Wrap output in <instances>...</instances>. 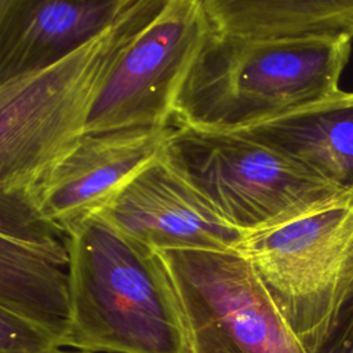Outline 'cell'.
Instances as JSON below:
<instances>
[{"mask_svg": "<svg viewBox=\"0 0 353 353\" xmlns=\"http://www.w3.org/2000/svg\"><path fill=\"white\" fill-rule=\"evenodd\" d=\"M69 327L62 347L186 353L178 305L154 250L95 212L65 232Z\"/></svg>", "mask_w": 353, "mask_h": 353, "instance_id": "1", "label": "cell"}, {"mask_svg": "<svg viewBox=\"0 0 353 353\" xmlns=\"http://www.w3.org/2000/svg\"><path fill=\"white\" fill-rule=\"evenodd\" d=\"M349 36L258 39L212 32L178 94L172 125L240 130L341 90Z\"/></svg>", "mask_w": 353, "mask_h": 353, "instance_id": "2", "label": "cell"}, {"mask_svg": "<svg viewBox=\"0 0 353 353\" xmlns=\"http://www.w3.org/2000/svg\"><path fill=\"white\" fill-rule=\"evenodd\" d=\"M163 1L134 0L70 54L0 80V190L29 189L76 146L119 55Z\"/></svg>", "mask_w": 353, "mask_h": 353, "instance_id": "3", "label": "cell"}, {"mask_svg": "<svg viewBox=\"0 0 353 353\" xmlns=\"http://www.w3.org/2000/svg\"><path fill=\"white\" fill-rule=\"evenodd\" d=\"M313 353L353 301V193L319 201L243 233L233 247Z\"/></svg>", "mask_w": 353, "mask_h": 353, "instance_id": "4", "label": "cell"}, {"mask_svg": "<svg viewBox=\"0 0 353 353\" xmlns=\"http://www.w3.org/2000/svg\"><path fill=\"white\" fill-rule=\"evenodd\" d=\"M164 153L215 212L241 232L342 192L236 130L174 125Z\"/></svg>", "mask_w": 353, "mask_h": 353, "instance_id": "5", "label": "cell"}, {"mask_svg": "<svg viewBox=\"0 0 353 353\" xmlns=\"http://www.w3.org/2000/svg\"><path fill=\"white\" fill-rule=\"evenodd\" d=\"M156 254L178 305L186 353H307L236 251Z\"/></svg>", "mask_w": 353, "mask_h": 353, "instance_id": "6", "label": "cell"}, {"mask_svg": "<svg viewBox=\"0 0 353 353\" xmlns=\"http://www.w3.org/2000/svg\"><path fill=\"white\" fill-rule=\"evenodd\" d=\"M212 32L203 0H164L119 55L85 134L172 125L178 94Z\"/></svg>", "mask_w": 353, "mask_h": 353, "instance_id": "7", "label": "cell"}, {"mask_svg": "<svg viewBox=\"0 0 353 353\" xmlns=\"http://www.w3.org/2000/svg\"><path fill=\"white\" fill-rule=\"evenodd\" d=\"M66 234L46 221L26 190H0V307L51 334L69 327Z\"/></svg>", "mask_w": 353, "mask_h": 353, "instance_id": "8", "label": "cell"}, {"mask_svg": "<svg viewBox=\"0 0 353 353\" xmlns=\"http://www.w3.org/2000/svg\"><path fill=\"white\" fill-rule=\"evenodd\" d=\"M174 125L84 134L28 189L36 211L66 232L99 212L165 148Z\"/></svg>", "mask_w": 353, "mask_h": 353, "instance_id": "9", "label": "cell"}, {"mask_svg": "<svg viewBox=\"0 0 353 353\" xmlns=\"http://www.w3.org/2000/svg\"><path fill=\"white\" fill-rule=\"evenodd\" d=\"M99 212L154 251L233 250L244 233L215 212L164 150Z\"/></svg>", "mask_w": 353, "mask_h": 353, "instance_id": "10", "label": "cell"}, {"mask_svg": "<svg viewBox=\"0 0 353 353\" xmlns=\"http://www.w3.org/2000/svg\"><path fill=\"white\" fill-rule=\"evenodd\" d=\"M236 131L281 153L331 186L353 193V92L339 91L303 109Z\"/></svg>", "mask_w": 353, "mask_h": 353, "instance_id": "11", "label": "cell"}, {"mask_svg": "<svg viewBox=\"0 0 353 353\" xmlns=\"http://www.w3.org/2000/svg\"><path fill=\"white\" fill-rule=\"evenodd\" d=\"M134 0H37L0 55V80L46 66L110 26Z\"/></svg>", "mask_w": 353, "mask_h": 353, "instance_id": "12", "label": "cell"}, {"mask_svg": "<svg viewBox=\"0 0 353 353\" xmlns=\"http://www.w3.org/2000/svg\"><path fill=\"white\" fill-rule=\"evenodd\" d=\"M215 32L258 39L349 36L353 0H203Z\"/></svg>", "mask_w": 353, "mask_h": 353, "instance_id": "13", "label": "cell"}, {"mask_svg": "<svg viewBox=\"0 0 353 353\" xmlns=\"http://www.w3.org/2000/svg\"><path fill=\"white\" fill-rule=\"evenodd\" d=\"M57 347L51 334L0 307V353H47Z\"/></svg>", "mask_w": 353, "mask_h": 353, "instance_id": "14", "label": "cell"}, {"mask_svg": "<svg viewBox=\"0 0 353 353\" xmlns=\"http://www.w3.org/2000/svg\"><path fill=\"white\" fill-rule=\"evenodd\" d=\"M313 353H353V301L342 310L334 328Z\"/></svg>", "mask_w": 353, "mask_h": 353, "instance_id": "15", "label": "cell"}, {"mask_svg": "<svg viewBox=\"0 0 353 353\" xmlns=\"http://www.w3.org/2000/svg\"><path fill=\"white\" fill-rule=\"evenodd\" d=\"M37 0H0V55Z\"/></svg>", "mask_w": 353, "mask_h": 353, "instance_id": "16", "label": "cell"}, {"mask_svg": "<svg viewBox=\"0 0 353 353\" xmlns=\"http://www.w3.org/2000/svg\"><path fill=\"white\" fill-rule=\"evenodd\" d=\"M47 353H87V352H80V350H73V349H68V347H57L51 352Z\"/></svg>", "mask_w": 353, "mask_h": 353, "instance_id": "17", "label": "cell"}]
</instances>
